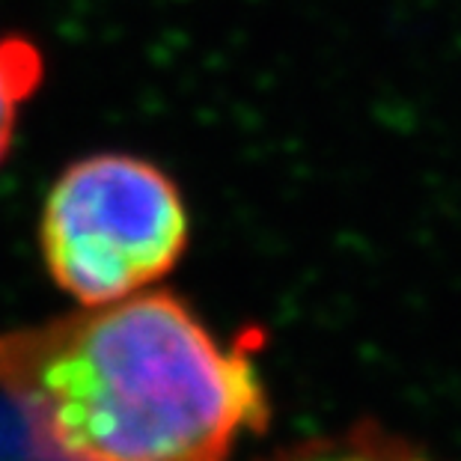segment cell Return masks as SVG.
I'll return each instance as SVG.
<instances>
[{"label":"cell","mask_w":461,"mask_h":461,"mask_svg":"<svg viewBox=\"0 0 461 461\" xmlns=\"http://www.w3.org/2000/svg\"><path fill=\"white\" fill-rule=\"evenodd\" d=\"M191 221L170 176L125 152L68 164L42 205L39 248L77 307L155 289L188 248Z\"/></svg>","instance_id":"7a4b0ae2"},{"label":"cell","mask_w":461,"mask_h":461,"mask_svg":"<svg viewBox=\"0 0 461 461\" xmlns=\"http://www.w3.org/2000/svg\"><path fill=\"white\" fill-rule=\"evenodd\" d=\"M45 81V54L33 39L0 31V164L13 149L24 104Z\"/></svg>","instance_id":"3957f363"},{"label":"cell","mask_w":461,"mask_h":461,"mask_svg":"<svg viewBox=\"0 0 461 461\" xmlns=\"http://www.w3.org/2000/svg\"><path fill=\"white\" fill-rule=\"evenodd\" d=\"M0 393L51 461H230L271 417L250 351L167 289L4 330Z\"/></svg>","instance_id":"6da1fadb"},{"label":"cell","mask_w":461,"mask_h":461,"mask_svg":"<svg viewBox=\"0 0 461 461\" xmlns=\"http://www.w3.org/2000/svg\"><path fill=\"white\" fill-rule=\"evenodd\" d=\"M271 461H435L420 447L381 426H355L310 444L292 447Z\"/></svg>","instance_id":"277c9868"}]
</instances>
